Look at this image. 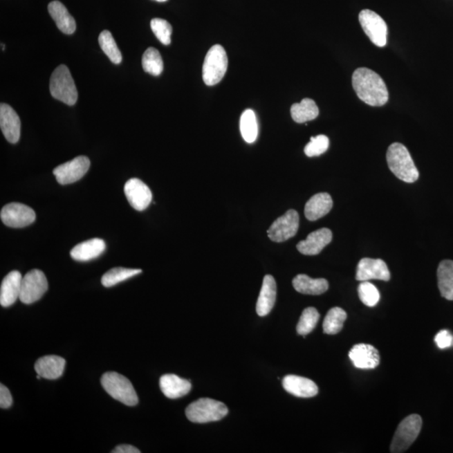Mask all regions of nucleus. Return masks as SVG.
<instances>
[{"label": "nucleus", "instance_id": "34", "mask_svg": "<svg viewBox=\"0 0 453 453\" xmlns=\"http://www.w3.org/2000/svg\"><path fill=\"white\" fill-rule=\"evenodd\" d=\"M319 318H320V314L314 307H308L303 311L297 326L298 334L305 337L306 335L312 333L316 328Z\"/></svg>", "mask_w": 453, "mask_h": 453}, {"label": "nucleus", "instance_id": "10", "mask_svg": "<svg viewBox=\"0 0 453 453\" xmlns=\"http://www.w3.org/2000/svg\"><path fill=\"white\" fill-rule=\"evenodd\" d=\"M300 218L298 212L290 210L272 223L267 231L268 237L272 241L282 243L293 238L298 231Z\"/></svg>", "mask_w": 453, "mask_h": 453}, {"label": "nucleus", "instance_id": "41", "mask_svg": "<svg viewBox=\"0 0 453 453\" xmlns=\"http://www.w3.org/2000/svg\"><path fill=\"white\" fill-rule=\"evenodd\" d=\"M155 1H157V2H165V1H167V0H155Z\"/></svg>", "mask_w": 453, "mask_h": 453}, {"label": "nucleus", "instance_id": "2", "mask_svg": "<svg viewBox=\"0 0 453 453\" xmlns=\"http://www.w3.org/2000/svg\"><path fill=\"white\" fill-rule=\"evenodd\" d=\"M389 170L397 178L407 183H415L419 178V172L407 147L400 143L389 145L386 155Z\"/></svg>", "mask_w": 453, "mask_h": 453}, {"label": "nucleus", "instance_id": "9", "mask_svg": "<svg viewBox=\"0 0 453 453\" xmlns=\"http://www.w3.org/2000/svg\"><path fill=\"white\" fill-rule=\"evenodd\" d=\"M358 19L362 30L374 45L384 47L387 44L388 27L383 18L376 12L364 10Z\"/></svg>", "mask_w": 453, "mask_h": 453}, {"label": "nucleus", "instance_id": "19", "mask_svg": "<svg viewBox=\"0 0 453 453\" xmlns=\"http://www.w3.org/2000/svg\"><path fill=\"white\" fill-rule=\"evenodd\" d=\"M283 388L294 396L311 398L316 396L318 387L313 380L297 376H286L282 380Z\"/></svg>", "mask_w": 453, "mask_h": 453}, {"label": "nucleus", "instance_id": "32", "mask_svg": "<svg viewBox=\"0 0 453 453\" xmlns=\"http://www.w3.org/2000/svg\"><path fill=\"white\" fill-rule=\"evenodd\" d=\"M142 66L145 73L155 77L160 76L163 72L164 64L159 51L154 47L145 50L142 57Z\"/></svg>", "mask_w": 453, "mask_h": 453}, {"label": "nucleus", "instance_id": "23", "mask_svg": "<svg viewBox=\"0 0 453 453\" xmlns=\"http://www.w3.org/2000/svg\"><path fill=\"white\" fill-rule=\"evenodd\" d=\"M333 202L329 193L321 192L314 195L305 206V216L309 221H317L332 210Z\"/></svg>", "mask_w": 453, "mask_h": 453}, {"label": "nucleus", "instance_id": "26", "mask_svg": "<svg viewBox=\"0 0 453 453\" xmlns=\"http://www.w3.org/2000/svg\"><path fill=\"white\" fill-rule=\"evenodd\" d=\"M293 286L299 293L317 295L329 290V282L325 279H313L306 275H298L293 279Z\"/></svg>", "mask_w": 453, "mask_h": 453}, {"label": "nucleus", "instance_id": "3", "mask_svg": "<svg viewBox=\"0 0 453 453\" xmlns=\"http://www.w3.org/2000/svg\"><path fill=\"white\" fill-rule=\"evenodd\" d=\"M228 413L225 405L210 398H201L189 405L186 409L187 419L194 423L218 421L225 417Z\"/></svg>", "mask_w": 453, "mask_h": 453}, {"label": "nucleus", "instance_id": "40", "mask_svg": "<svg viewBox=\"0 0 453 453\" xmlns=\"http://www.w3.org/2000/svg\"><path fill=\"white\" fill-rule=\"evenodd\" d=\"M113 453H140L139 449L131 446V445L123 444L120 445L114 448L112 451Z\"/></svg>", "mask_w": 453, "mask_h": 453}, {"label": "nucleus", "instance_id": "5", "mask_svg": "<svg viewBox=\"0 0 453 453\" xmlns=\"http://www.w3.org/2000/svg\"><path fill=\"white\" fill-rule=\"evenodd\" d=\"M101 384L110 396L128 407H133L139 403L131 382L120 373L115 372L104 373L102 377Z\"/></svg>", "mask_w": 453, "mask_h": 453}, {"label": "nucleus", "instance_id": "36", "mask_svg": "<svg viewBox=\"0 0 453 453\" xmlns=\"http://www.w3.org/2000/svg\"><path fill=\"white\" fill-rule=\"evenodd\" d=\"M153 33L163 45H170L172 42V27L165 19L155 18L151 22Z\"/></svg>", "mask_w": 453, "mask_h": 453}, {"label": "nucleus", "instance_id": "24", "mask_svg": "<svg viewBox=\"0 0 453 453\" xmlns=\"http://www.w3.org/2000/svg\"><path fill=\"white\" fill-rule=\"evenodd\" d=\"M106 250V244L101 239L86 240L75 246L71 251V256L77 261H89L100 257Z\"/></svg>", "mask_w": 453, "mask_h": 453}, {"label": "nucleus", "instance_id": "31", "mask_svg": "<svg viewBox=\"0 0 453 453\" xmlns=\"http://www.w3.org/2000/svg\"><path fill=\"white\" fill-rule=\"evenodd\" d=\"M142 272L140 269H127V268L116 267L113 268L106 272L102 275V286L107 287H112L117 285L122 281H126L129 278L136 277V275L140 274Z\"/></svg>", "mask_w": 453, "mask_h": 453}, {"label": "nucleus", "instance_id": "13", "mask_svg": "<svg viewBox=\"0 0 453 453\" xmlns=\"http://www.w3.org/2000/svg\"><path fill=\"white\" fill-rule=\"evenodd\" d=\"M124 190L128 202L137 211L147 210L152 202L151 189L140 179H129L125 183Z\"/></svg>", "mask_w": 453, "mask_h": 453}, {"label": "nucleus", "instance_id": "17", "mask_svg": "<svg viewBox=\"0 0 453 453\" xmlns=\"http://www.w3.org/2000/svg\"><path fill=\"white\" fill-rule=\"evenodd\" d=\"M333 232L329 228H323L321 230L311 232L307 238L297 243L299 252L304 255H317L332 241Z\"/></svg>", "mask_w": 453, "mask_h": 453}, {"label": "nucleus", "instance_id": "18", "mask_svg": "<svg viewBox=\"0 0 453 453\" xmlns=\"http://www.w3.org/2000/svg\"><path fill=\"white\" fill-rule=\"evenodd\" d=\"M22 275L17 270L11 271L3 278L0 287V304L9 307L14 304L21 295Z\"/></svg>", "mask_w": 453, "mask_h": 453}, {"label": "nucleus", "instance_id": "25", "mask_svg": "<svg viewBox=\"0 0 453 453\" xmlns=\"http://www.w3.org/2000/svg\"><path fill=\"white\" fill-rule=\"evenodd\" d=\"M48 11L51 18L56 22L57 28L66 35H72L76 30L77 25L74 18L66 8L59 1L49 3Z\"/></svg>", "mask_w": 453, "mask_h": 453}, {"label": "nucleus", "instance_id": "4", "mask_svg": "<svg viewBox=\"0 0 453 453\" xmlns=\"http://www.w3.org/2000/svg\"><path fill=\"white\" fill-rule=\"evenodd\" d=\"M50 92L51 96L66 105L76 104L77 89L68 66L60 65L55 69L50 77Z\"/></svg>", "mask_w": 453, "mask_h": 453}, {"label": "nucleus", "instance_id": "20", "mask_svg": "<svg viewBox=\"0 0 453 453\" xmlns=\"http://www.w3.org/2000/svg\"><path fill=\"white\" fill-rule=\"evenodd\" d=\"M277 300V283L270 275L264 278L261 293H259L256 312L259 317H266L271 312Z\"/></svg>", "mask_w": 453, "mask_h": 453}, {"label": "nucleus", "instance_id": "38", "mask_svg": "<svg viewBox=\"0 0 453 453\" xmlns=\"http://www.w3.org/2000/svg\"><path fill=\"white\" fill-rule=\"evenodd\" d=\"M435 342L439 349H447L452 344L453 337L447 330H442L436 335Z\"/></svg>", "mask_w": 453, "mask_h": 453}, {"label": "nucleus", "instance_id": "21", "mask_svg": "<svg viewBox=\"0 0 453 453\" xmlns=\"http://www.w3.org/2000/svg\"><path fill=\"white\" fill-rule=\"evenodd\" d=\"M160 387L165 396L170 399H178L191 391L192 384L190 381L171 373L160 377Z\"/></svg>", "mask_w": 453, "mask_h": 453}, {"label": "nucleus", "instance_id": "27", "mask_svg": "<svg viewBox=\"0 0 453 453\" xmlns=\"http://www.w3.org/2000/svg\"><path fill=\"white\" fill-rule=\"evenodd\" d=\"M437 279L441 295L448 301H453V261L445 259L437 269Z\"/></svg>", "mask_w": 453, "mask_h": 453}, {"label": "nucleus", "instance_id": "39", "mask_svg": "<svg viewBox=\"0 0 453 453\" xmlns=\"http://www.w3.org/2000/svg\"><path fill=\"white\" fill-rule=\"evenodd\" d=\"M12 403H13V400H12L9 389L3 384L0 385V407L2 409L10 408Z\"/></svg>", "mask_w": 453, "mask_h": 453}, {"label": "nucleus", "instance_id": "29", "mask_svg": "<svg viewBox=\"0 0 453 453\" xmlns=\"http://www.w3.org/2000/svg\"><path fill=\"white\" fill-rule=\"evenodd\" d=\"M240 131L243 140L252 144L257 139L259 128L258 122L253 110L247 109L242 113L240 119Z\"/></svg>", "mask_w": 453, "mask_h": 453}, {"label": "nucleus", "instance_id": "33", "mask_svg": "<svg viewBox=\"0 0 453 453\" xmlns=\"http://www.w3.org/2000/svg\"><path fill=\"white\" fill-rule=\"evenodd\" d=\"M98 42H100L101 49L107 55L109 60L114 64H120L123 57H122L120 50L118 48L111 33H109L107 30L102 31L100 37H98Z\"/></svg>", "mask_w": 453, "mask_h": 453}, {"label": "nucleus", "instance_id": "37", "mask_svg": "<svg viewBox=\"0 0 453 453\" xmlns=\"http://www.w3.org/2000/svg\"><path fill=\"white\" fill-rule=\"evenodd\" d=\"M329 148V139L328 136L320 135L311 138V141L304 149L306 156L315 157L322 155Z\"/></svg>", "mask_w": 453, "mask_h": 453}, {"label": "nucleus", "instance_id": "12", "mask_svg": "<svg viewBox=\"0 0 453 453\" xmlns=\"http://www.w3.org/2000/svg\"><path fill=\"white\" fill-rule=\"evenodd\" d=\"M0 216L6 226L15 228L29 226L37 218L33 208L19 203L6 205L2 208Z\"/></svg>", "mask_w": 453, "mask_h": 453}, {"label": "nucleus", "instance_id": "15", "mask_svg": "<svg viewBox=\"0 0 453 453\" xmlns=\"http://www.w3.org/2000/svg\"><path fill=\"white\" fill-rule=\"evenodd\" d=\"M21 123L13 108L6 104L0 105V128L11 144H17L21 137Z\"/></svg>", "mask_w": 453, "mask_h": 453}, {"label": "nucleus", "instance_id": "8", "mask_svg": "<svg viewBox=\"0 0 453 453\" xmlns=\"http://www.w3.org/2000/svg\"><path fill=\"white\" fill-rule=\"evenodd\" d=\"M48 289V282L46 275L40 270L28 272L22 279L19 300L25 304L40 300Z\"/></svg>", "mask_w": 453, "mask_h": 453}, {"label": "nucleus", "instance_id": "1", "mask_svg": "<svg viewBox=\"0 0 453 453\" xmlns=\"http://www.w3.org/2000/svg\"><path fill=\"white\" fill-rule=\"evenodd\" d=\"M353 88L358 98L366 104L380 107L389 100V91L379 74L366 68L354 71Z\"/></svg>", "mask_w": 453, "mask_h": 453}, {"label": "nucleus", "instance_id": "42", "mask_svg": "<svg viewBox=\"0 0 453 453\" xmlns=\"http://www.w3.org/2000/svg\"><path fill=\"white\" fill-rule=\"evenodd\" d=\"M5 48H6L5 45H3V44H2V50H5Z\"/></svg>", "mask_w": 453, "mask_h": 453}, {"label": "nucleus", "instance_id": "28", "mask_svg": "<svg viewBox=\"0 0 453 453\" xmlns=\"http://www.w3.org/2000/svg\"><path fill=\"white\" fill-rule=\"evenodd\" d=\"M291 117L298 124L316 119L319 114V109L316 102L311 98H304L299 104H294L290 108Z\"/></svg>", "mask_w": 453, "mask_h": 453}, {"label": "nucleus", "instance_id": "6", "mask_svg": "<svg viewBox=\"0 0 453 453\" xmlns=\"http://www.w3.org/2000/svg\"><path fill=\"white\" fill-rule=\"evenodd\" d=\"M228 69V57L225 50L215 45L208 50L203 66V78L205 84L214 86L221 82Z\"/></svg>", "mask_w": 453, "mask_h": 453}, {"label": "nucleus", "instance_id": "11", "mask_svg": "<svg viewBox=\"0 0 453 453\" xmlns=\"http://www.w3.org/2000/svg\"><path fill=\"white\" fill-rule=\"evenodd\" d=\"M90 160L86 156H77L72 160L58 165L53 170L57 183L68 185L76 183L86 175L90 168Z\"/></svg>", "mask_w": 453, "mask_h": 453}, {"label": "nucleus", "instance_id": "30", "mask_svg": "<svg viewBox=\"0 0 453 453\" xmlns=\"http://www.w3.org/2000/svg\"><path fill=\"white\" fill-rule=\"evenodd\" d=\"M346 319V313L340 307H333L330 309L323 322V332L329 335H335L344 328Z\"/></svg>", "mask_w": 453, "mask_h": 453}, {"label": "nucleus", "instance_id": "7", "mask_svg": "<svg viewBox=\"0 0 453 453\" xmlns=\"http://www.w3.org/2000/svg\"><path fill=\"white\" fill-rule=\"evenodd\" d=\"M423 420L418 415H411L404 419L398 427L391 446L393 453H401L407 450L419 436Z\"/></svg>", "mask_w": 453, "mask_h": 453}, {"label": "nucleus", "instance_id": "14", "mask_svg": "<svg viewBox=\"0 0 453 453\" xmlns=\"http://www.w3.org/2000/svg\"><path fill=\"white\" fill-rule=\"evenodd\" d=\"M356 279L358 281H369L370 279L389 281L391 273L387 265L382 259L364 258L358 264Z\"/></svg>", "mask_w": 453, "mask_h": 453}, {"label": "nucleus", "instance_id": "22", "mask_svg": "<svg viewBox=\"0 0 453 453\" xmlns=\"http://www.w3.org/2000/svg\"><path fill=\"white\" fill-rule=\"evenodd\" d=\"M66 360L57 355H47L35 362V372L46 380H57L64 373Z\"/></svg>", "mask_w": 453, "mask_h": 453}, {"label": "nucleus", "instance_id": "16", "mask_svg": "<svg viewBox=\"0 0 453 453\" xmlns=\"http://www.w3.org/2000/svg\"><path fill=\"white\" fill-rule=\"evenodd\" d=\"M349 356L353 365L361 369H376L380 362L379 351L369 344L354 345L350 350Z\"/></svg>", "mask_w": 453, "mask_h": 453}, {"label": "nucleus", "instance_id": "35", "mask_svg": "<svg viewBox=\"0 0 453 453\" xmlns=\"http://www.w3.org/2000/svg\"><path fill=\"white\" fill-rule=\"evenodd\" d=\"M358 297L365 306L373 307L380 302V294L376 286L369 281H362L358 288Z\"/></svg>", "mask_w": 453, "mask_h": 453}]
</instances>
